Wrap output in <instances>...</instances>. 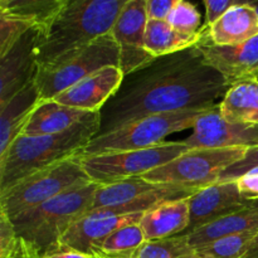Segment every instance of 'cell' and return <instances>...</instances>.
Listing matches in <instances>:
<instances>
[{
    "label": "cell",
    "mask_w": 258,
    "mask_h": 258,
    "mask_svg": "<svg viewBox=\"0 0 258 258\" xmlns=\"http://www.w3.org/2000/svg\"><path fill=\"white\" fill-rule=\"evenodd\" d=\"M228 88L197 45L155 58L123 77L117 92L100 111L97 136L151 115L213 107Z\"/></svg>",
    "instance_id": "cell-1"
},
{
    "label": "cell",
    "mask_w": 258,
    "mask_h": 258,
    "mask_svg": "<svg viewBox=\"0 0 258 258\" xmlns=\"http://www.w3.org/2000/svg\"><path fill=\"white\" fill-rule=\"evenodd\" d=\"M126 0H67L40 33L38 70H47L111 33Z\"/></svg>",
    "instance_id": "cell-2"
},
{
    "label": "cell",
    "mask_w": 258,
    "mask_h": 258,
    "mask_svg": "<svg viewBox=\"0 0 258 258\" xmlns=\"http://www.w3.org/2000/svg\"><path fill=\"white\" fill-rule=\"evenodd\" d=\"M100 131V112H91L73 127L53 135H20L0 156V194L22 179L78 156Z\"/></svg>",
    "instance_id": "cell-3"
},
{
    "label": "cell",
    "mask_w": 258,
    "mask_h": 258,
    "mask_svg": "<svg viewBox=\"0 0 258 258\" xmlns=\"http://www.w3.org/2000/svg\"><path fill=\"white\" fill-rule=\"evenodd\" d=\"M100 184L91 181L87 185L72 189L42 206L10 219L18 236L27 241L40 258L60 249V241L75 222L90 212Z\"/></svg>",
    "instance_id": "cell-4"
},
{
    "label": "cell",
    "mask_w": 258,
    "mask_h": 258,
    "mask_svg": "<svg viewBox=\"0 0 258 258\" xmlns=\"http://www.w3.org/2000/svg\"><path fill=\"white\" fill-rule=\"evenodd\" d=\"M78 156L42 169L0 194V209L10 219L72 189L91 183Z\"/></svg>",
    "instance_id": "cell-5"
},
{
    "label": "cell",
    "mask_w": 258,
    "mask_h": 258,
    "mask_svg": "<svg viewBox=\"0 0 258 258\" xmlns=\"http://www.w3.org/2000/svg\"><path fill=\"white\" fill-rule=\"evenodd\" d=\"M209 108L158 113L140 118L113 133L96 136L78 156L141 150L160 145L171 134L193 128L198 118Z\"/></svg>",
    "instance_id": "cell-6"
},
{
    "label": "cell",
    "mask_w": 258,
    "mask_h": 258,
    "mask_svg": "<svg viewBox=\"0 0 258 258\" xmlns=\"http://www.w3.org/2000/svg\"><path fill=\"white\" fill-rule=\"evenodd\" d=\"M198 190V188L150 183L138 176L98 186L88 213L103 212L116 216L146 213L166 202L189 199Z\"/></svg>",
    "instance_id": "cell-7"
},
{
    "label": "cell",
    "mask_w": 258,
    "mask_h": 258,
    "mask_svg": "<svg viewBox=\"0 0 258 258\" xmlns=\"http://www.w3.org/2000/svg\"><path fill=\"white\" fill-rule=\"evenodd\" d=\"M190 149L183 141H168L141 150L103 153L78 156L93 183L100 185L143 176L149 171L170 163Z\"/></svg>",
    "instance_id": "cell-8"
},
{
    "label": "cell",
    "mask_w": 258,
    "mask_h": 258,
    "mask_svg": "<svg viewBox=\"0 0 258 258\" xmlns=\"http://www.w3.org/2000/svg\"><path fill=\"white\" fill-rule=\"evenodd\" d=\"M246 151L247 148L190 149L140 178L150 183L206 188L217 183L224 170L243 159Z\"/></svg>",
    "instance_id": "cell-9"
},
{
    "label": "cell",
    "mask_w": 258,
    "mask_h": 258,
    "mask_svg": "<svg viewBox=\"0 0 258 258\" xmlns=\"http://www.w3.org/2000/svg\"><path fill=\"white\" fill-rule=\"evenodd\" d=\"M108 66L120 67V47L111 33L96 39L59 64L38 70L35 85L40 101L53 100L71 86Z\"/></svg>",
    "instance_id": "cell-10"
},
{
    "label": "cell",
    "mask_w": 258,
    "mask_h": 258,
    "mask_svg": "<svg viewBox=\"0 0 258 258\" xmlns=\"http://www.w3.org/2000/svg\"><path fill=\"white\" fill-rule=\"evenodd\" d=\"M146 0H126L111 34L120 47V68L123 76L149 64L155 58L145 49Z\"/></svg>",
    "instance_id": "cell-11"
},
{
    "label": "cell",
    "mask_w": 258,
    "mask_h": 258,
    "mask_svg": "<svg viewBox=\"0 0 258 258\" xmlns=\"http://www.w3.org/2000/svg\"><path fill=\"white\" fill-rule=\"evenodd\" d=\"M183 143L189 149H228L258 146V125L229 122L219 112V105L204 112Z\"/></svg>",
    "instance_id": "cell-12"
},
{
    "label": "cell",
    "mask_w": 258,
    "mask_h": 258,
    "mask_svg": "<svg viewBox=\"0 0 258 258\" xmlns=\"http://www.w3.org/2000/svg\"><path fill=\"white\" fill-rule=\"evenodd\" d=\"M40 33L39 29L28 30L5 54L0 55V106L35 81Z\"/></svg>",
    "instance_id": "cell-13"
},
{
    "label": "cell",
    "mask_w": 258,
    "mask_h": 258,
    "mask_svg": "<svg viewBox=\"0 0 258 258\" xmlns=\"http://www.w3.org/2000/svg\"><path fill=\"white\" fill-rule=\"evenodd\" d=\"M249 202L242 197L237 180L217 181L199 189L188 199L189 226L183 234H189L212 222L243 211L248 208Z\"/></svg>",
    "instance_id": "cell-14"
},
{
    "label": "cell",
    "mask_w": 258,
    "mask_h": 258,
    "mask_svg": "<svg viewBox=\"0 0 258 258\" xmlns=\"http://www.w3.org/2000/svg\"><path fill=\"white\" fill-rule=\"evenodd\" d=\"M144 213L116 216L103 212H91L72 224L60 241V249L81 252L96 257L102 242L122 227L138 224ZM59 249V251H60Z\"/></svg>",
    "instance_id": "cell-15"
},
{
    "label": "cell",
    "mask_w": 258,
    "mask_h": 258,
    "mask_svg": "<svg viewBox=\"0 0 258 258\" xmlns=\"http://www.w3.org/2000/svg\"><path fill=\"white\" fill-rule=\"evenodd\" d=\"M207 64L218 71L228 86L258 75V35L238 45L219 47L209 42L201 29L197 43Z\"/></svg>",
    "instance_id": "cell-16"
},
{
    "label": "cell",
    "mask_w": 258,
    "mask_h": 258,
    "mask_svg": "<svg viewBox=\"0 0 258 258\" xmlns=\"http://www.w3.org/2000/svg\"><path fill=\"white\" fill-rule=\"evenodd\" d=\"M123 77L125 76L120 67L108 66L71 86L53 100L60 105L86 112H100L117 92Z\"/></svg>",
    "instance_id": "cell-17"
},
{
    "label": "cell",
    "mask_w": 258,
    "mask_h": 258,
    "mask_svg": "<svg viewBox=\"0 0 258 258\" xmlns=\"http://www.w3.org/2000/svg\"><path fill=\"white\" fill-rule=\"evenodd\" d=\"M202 32L214 45H238L258 35V17L248 2H239L212 27H202Z\"/></svg>",
    "instance_id": "cell-18"
},
{
    "label": "cell",
    "mask_w": 258,
    "mask_h": 258,
    "mask_svg": "<svg viewBox=\"0 0 258 258\" xmlns=\"http://www.w3.org/2000/svg\"><path fill=\"white\" fill-rule=\"evenodd\" d=\"M40 97L34 82L0 106V156L4 155L18 136L22 135Z\"/></svg>",
    "instance_id": "cell-19"
},
{
    "label": "cell",
    "mask_w": 258,
    "mask_h": 258,
    "mask_svg": "<svg viewBox=\"0 0 258 258\" xmlns=\"http://www.w3.org/2000/svg\"><path fill=\"white\" fill-rule=\"evenodd\" d=\"M139 226L146 241L169 238L185 233L189 226L188 199L166 202L144 213Z\"/></svg>",
    "instance_id": "cell-20"
},
{
    "label": "cell",
    "mask_w": 258,
    "mask_h": 258,
    "mask_svg": "<svg viewBox=\"0 0 258 258\" xmlns=\"http://www.w3.org/2000/svg\"><path fill=\"white\" fill-rule=\"evenodd\" d=\"M90 113L60 105L54 100L39 101L22 135L42 136L63 133L87 117Z\"/></svg>",
    "instance_id": "cell-21"
},
{
    "label": "cell",
    "mask_w": 258,
    "mask_h": 258,
    "mask_svg": "<svg viewBox=\"0 0 258 258\" xmlns=\"http://www.w3.org/2000/svg\"><path fill=\"white\" fill-rule=\"evenodd\" d=\"M219 112L229 122L258 125V80H242L229 86L222 98Z\"/></svg>",
    "instance_id": "cell-22"
},
{
    "label": "cell",
    "mask_w": 258,
    "mask_h": 258,
    "mask_svg": "<svg viewBox=\"0 0 258 258\" xmlns=\"http://www.w3.org/2000/svg\"><path fill=\"white\" fill-rule=\"evenodd\" d=\"M67 0H0V15L17 20L27 29L44 32Z\"/></svg>",
    "instance_id": "cell-23"
},
{
    "label": "cell",
    "mask_w": 258,
    "mask_h": 258,
    "mask_svg": "<svg viewBox=\"0 0 258 258\" xmlns=\"http://www.w3.org/2000/svg\"><path fill=\"white\" fill-rule=\"evenodd\" d=\"M248 231H258V208L248 207L243 211L212 222L185 236L189 243L194 248H198L223 237L244 233Z\"/></svg>",
    "instance_id": "cell-24"
},
{
    "label": "cell",
    "mask_w": 258,
    "mask_h": 258,
    "mask_svg": "<svg viewBox=\"0 0 258 258\" xmlns=\"http://www.w3.org/2000/svg\"><path fill=\"white\" fill-rule=\"evenodd\" d=\"M201 39V32L197 35H186L174 29L168 22L149 20L146 25L145 49L154 58L175 54L194 47Z\"/></svg>",
    "instance_id": "cell-25"
},
{
    "label": "cell",
    "mask_w": 258,
    "mask_h": 258,
    "mask_svg": "<svg viewBox=\"0 0 258 258\" xmlns=\"http://www.w3.org/2000/svg\"><path fill=\"white\" fill-rule=\"evenodd\" d=\"M145 242V234L139 223L122 227L102 242L96 257L131 258Z\"/></svg>",
    "instance_id": "cell-26"
},
{
    "label": "cell",
    "mask_w": 258,
    "mask_h": 258,
    "mask_svg": "<svg viewBox=\"0 0 258 258\" xmlns=\"http://www.w3.org/2000/svg\"><path fill=\"white\" fill-rule=\"evenodd\" d=\"M131 258H203L188 242L185 234L146 241Z\"/></svg>",
    "instance_id": "cell-27"
},
{
    "label": "cell",
    "mask_w": 258,
    "mask_h": 258,
    "mask_svg": "<svg viewBox=\"0 0 258 258\" xmlns=\"http://www.w3.org/2000/svg\"><path fill=\"white\" fill-rule=\"evenodd\" d=\"M257 233L258 231H248L223 237L196 249L203 258H242Z\"/></svg>",
    "instance_id": "cell-28"
},
{
    "label": "cell",
    "mask_w": 258,
    "mask_h": 258,
    "mask_svg": "<svg viewBox=\"0 0 258 258\" xmlns=\"http://www.w3.org/2000/svg\"><path fill=\"white\" fill-rule=\"evenodd\" d=\"M166 22L183 34L197 35L201 32V14L196 5L185 0H176L175 7Z\"/></svg>",
    "instance_id": "cell-29"
},
{
    "label": "cell",
    "mask_w": 258,
    "mask_h": 258,
    "mask_svg": "<svg viewBox=\"0 0 258 258\" xmlns=\"http://www.w3.org/2000/svg\"><path fill=\"white\" fill-rule=\"evenodd\" d=\"M19 236L8 214L0 209V258H8L17 247Z\"/></svg>",
    "instance_id": "cell-30"
},
{
    "label": "cell",
    "mask_w": 258,
    "mask_h": 258,
    "mask_svg": "<svg viewBox=\"0 0 258 258\" xmlns=\"http://www.w3.org/2000/svg\"><path fill=\"white\" fill-rule=\"evenodd\" d=\"M257 166H258V146H254V148L247 149L246 155L243 156V159H241V160L237 161L236 164L229 166L227 170H224L223 173H222V175L219 176L218 181L237 180V179L241 178L243 174H246L247 171H249L253 168H257Z\"/></svg>",
    "instance_id": "cell-31"
},
{
    "label": "cell",
    "mask_w": 258,
    "mask_h": 258,
    "mask_svg": "<svg viewBox=\"0 0 258 258\" xmlns=\"http://www.w3.org/2000/svg\"><path fill=\"white\" fill-rule=\"evenodd\" d=\"M238 3L237 0H204L203 4L207 10V22L204 27H212Z\"/></svg>",
    "instance_id": "cell-32"
},
{
    "label": "cell",
    "mask_w": 258,
    "mask_h": 258,
    "mask_svg": "<svg viewBox=\"0 0 258 258\" xmlns=\"http://www.w3.org/2000/svg\"><path fill=\"white\" fill-rule=\"evenodd\" d=\"M238 189L242 197L247 201H257L258 199V166L251 169L246 174L237 179Z\"/></svg>",
    "instance_id": "cell-33"
},
{
    "label": "cell",
    "mask_w": 258,
    "mask_h": 258,
    "mask_svg": "<svg viewBox=\"0 0 258 258\" xmlns=\"http://www.w3.org/2000/svg\"><path fill=\"white\" fill-rule=\"evenodd\" d=\"M175 4L176 0H146V14L149 20L166 22Z\"/></svg>",
    "instance_id": "cell-34"
},
{
    "label": "cell",
    "mask_w": 258,
    "mask_h": 258,
    "mask_svg": "<svg viewBox=\"0 0 258 258\" xmlns=\"http://www.w3.org/2000/svg\"><path fill=\"white\" fill-rule=\"evenodd\" d=\"M8 258H40V257L39 254L37 253V251H35V249L33 248L27 241H24V239L19 237V241H18L17 247H15L13 253Z\"/></svg>",
    "instance_id": "cell-35"
},
{
    "label": "cell",
    "mask_w": 258,
    "mask_h": 258,
    "mask_svg": "<svg viewBox=\"0 0 258 258\" xmlns=\"http://www.w3.org/2000/svg\"><path fill=\"white\" fill-rule=\"evenodd\" d=\"M45 258H96V257L88 256V254L81 253V252L71 251V249H60V251L55 252V253L50 254V256Z\"/></svg>",
    "instance_id": "cell-36"
},
{
    "label": "cell",
    "mask_w": 258,
    "mask_h": 258,
    "mask_svg": "<svg viewBox=\"0 0 258 258\" xmlns=\"http://www.w3.org/2000/svg\"><path fill=\"white\" fill-rule=\"evenodd\" d=\"M242 258H258V233L253 238V241L251 242V244H249L246 254Z\"/></svg>",
    "instance_id": "cell-37"
},
{
    "label": "cell",
    "mask_w": 258,
    "mask_h": 258,
    "mask_svg": "<svg viewBox=\"0 0 258 258\" xmlns=\"http://www.w3.org/2000/svg\"><path fill=\"white\" fill-rule=\"evenodd\" d=\"M248 4H249V7L253 8V10L256 12V14L258 17V2H248Z\"/></svg>",
    "instance_id": "cell-38"
},
{
    "label": "cell",
    "mask_w": 258,
    "mask_h": 258,
    "mask_svg": "<svg viewBox=\"0 0 258 258\" xmlns=\"http://www.w3.org/2000/svg\"><path fill=\"white\" fill-rule=\"evenodd\" d=\"M249 207H252V208H258V199L257 201L249 202Z\"/></svg>",
    "instance_id": "cell-39"
},
{
    "label": "cell",
    "mask_w": 258,
    "mask_h": 258,
    "mask_svg": "<svg viewBox=\"0 0 258 258\" xmlns=\"http://www.w3.org/2000/svg\"><path fill=\"white\" fill-rule=\"evenodd\" d=\"M97 258H107V257H102V256H97Z\"/></svg>",
    "instance_id": "cell-40"
},
{
    "label": "cell",
    "mask_w": 258,
    "mask_h": 258,
    "mask_svg": "<svg viewBox=\"0 0 258 258\" xmlns=\"http://www.w3.org/2000/svg\"><path fill=\"white\" fill-rule=\"evenodd\" d=\"M256 78H257V80H258V75H257V77H256Z\"/></svg>",
    "instance_id": "cell-41"
},
{
    "label": "cell",
    "mask_w": 258,
    "mask_h": 258,
    "mask_svg": "<svg viewBox=\"0 0 258 258\" xmlns=\"http://www.w3.org/2000/svg\"><path fill=\"white\" fill-rule=\"evenodd\" d=\"M96 258H97V257H96Z\"/></svg>",
    "instance_id": "cell-42"
}]
</instances>
